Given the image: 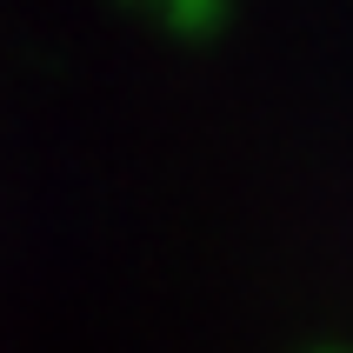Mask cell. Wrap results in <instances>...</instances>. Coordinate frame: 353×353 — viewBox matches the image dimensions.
Masks as SVG:
<instances>
[{"instance_id": "6da1fadb", "label": "cell", "mask_w": 353, "mask_h": 353, "mask_svg": "<svg viewBox=\"0 0 353 353\" xmlns=\"http://www.w3.org/2000/svg\"><path fill=\"white\" fill-rule=\"evenodd\" d=\"M160 27L167 34H187V40H214L234 27V7L227 0H167L160 7Z\"/></svg>"}, {"instance_id": "7a4b0ae2", "label": "cell", "mask_w": 353, "mask_h": 353, "mask_svg": "<svg viewBox=\"0 0 353 353\" xmlns=\"http://www.w3.org/2000/svg\"><path fill=\"white\" fill-rule=\"evenodd\" d=\"M320 353H340V347H320Z\"/></svg>"}]
</instances>
